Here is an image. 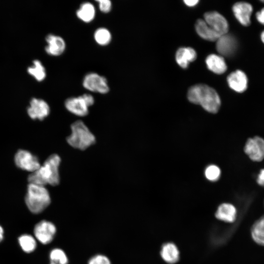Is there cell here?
<instances>
[{"mask_svg":"<svg viewBox=\"0 0 264 264\" xmlns=\"http://www.w3.org/2000/svg\"><path fill=\"white\" fill-rule=\"evenodd\" d=\"M61 162V159L58 154L50 155L43 165L29 175V183L43 186L47 184L53 186L58 185L60 180L59 166Z\"/></svg>","mask_w":264,"mask_h":264,"instance_id":"obj_1","label":"cell"},{"mask_svg":"<svg viewBox=\"0 0 264 264\" xmlns=\"http://www.w3.org/2000/svg\"><path fill=\"white\" fill-rule=\"evenodd\" d=\"M187 97L190 102L200 105L205 110L212 113H217L221 105L216 91L204 84L192 86L188 91Z\"/></svg>","mask_w":264,"mask_h":264,"instance_id":"obj_2","label":"cell"},{"mask_svg":"<svg viewBox=\"0 0 264 264\" xmlns=\"http://www.w3.org/2000/svg\"><path fill=\"white\" fill-rule=\"evenodd\" d=\"M25 201L30 212L37 214L49 206L51 198L45 186L29 183Z\"/></svg>","mask_w":264,"mask_h":264,"instance_id":"obj_3","label":"cell"},{"mask_svg":"<svg viewBox=\"0 0 264 264\" xmlns=\"http://www.w3.org/2000/svg\"><path fill=\"white\" fill-rule=\"evenodd\" d=\"M71 133L66 138L67 143L72 147L85 150L93 145L96 138L81 120H77L70 126Z\"/></svg>","mask_w":264,"mask_h":264,"instance_id":"obj_4","label":"cell"},{"mask_svg":"<svg viewBox=\"0 0 264 264\" xmlns=\"http://www.w3.org/2000/svg\"><path fill=\"white\" fill-rule=\"evenodd\" d=\"M83 87L86 89L102 94H106L110 91L108 81L106 77L96 72L87 73L82 81Z\"/></svg>","mask_w":264,"mask_h":264,"instance_id":"obj_5","label":"cell"},{"mask_svg":"<svg viewBox=\"0 0 264 264\" xmlns=\"http://www.w3.org/2000/svg\"><path fill=\"white\" fill-rule=\"evenodd\" d=\"M243 150L252 161H263L264 159V139L259 136L249 138L245 142Z\"/></svg>","mask_w":264,"mask_h":264,"instance_id":"obj_6","label":"cell"},{"mask_svg":"<svg viewBox=\"0 0 264 264\" xmlns=\"http://www.w3.org/2000/svg\"><path fill=\"white\" fill-rule=\"evenodd\" d=\"M14 160L18 168L31 173L41 166L38 157L26 150H19L15 155Z\"/></svg>","mask_w":264,"mask_h":264,"instance_id":"obj_7","label":"cell"},{"mask_svg":"<svg viewBox=\"0 0 264 264\" xmlns=\"http://www.w3.org/2000/svg\"><path fill=\"white\" fill-rule=\"evenodd\" d=\"M56 232V227L51 222L43 220L35 226L34 233L36 239L42 243L46 244L53 240Z\"/></svg>","mask_w":264,"mask_h":264,"instance_id":"obj_8","label":"cell"},{"mask_svg":"<svg viewBox=\"0 0 264 264\" xmlns=\"http://www.w3.org/2000/svg\"><path fill=\"white\" fill-rule=\"evenodd\" d=\"M204 19L207 24L220 36L225 34L228 30V24L226 19L216 11L205 13Z\"/></svg>","mask_w":264,"mask_h":264,"instance_id":"obj_9","label":"cell"},{"mask_svg":"<svg viewBox=\"0 0 264 264\" xmlns=\"http://www.w3.org/2000/svg\"><path fill=\"white\" fill-rule=\"evenodd\" d=\"M50 107L44 100L33 98L30 102V106L27 108V113L33 119L43 120L50 113Z\"/></svg>","mask_w":264,"mask_h":264,"instance_id":"obj_10","label":"cell"},{"mask_svg":"<svg viewBox=\"0 0 264 264\" xmlns=\"http://www.w3.org/2000/svg\"><path fill=\"white\" fill-rule=\"evenodd\" d=\"M45 40L47 44L44 49L47 54L59 56L65 51L66 43L62 37L50 33L46 36Z\"/></svg>","mask_w":264,"mask_h":264,"instance_id":"obj_11","label":"cell"},{"mask_svg":"<svg viewBox=\"0 0 264 264\" xmlns=\"http://www.w3.org/2000/svg\"><path fill=\"white\" fill-rule=\"evenodd\" d=\"M218 52L224 56L233 55L237 48V41L235 37L227 33L220 36L216 41Z\"/></svg>","mask_w":264,"mask_h":264,"instance_id":"obj_12","label":"cell"},{"mask_svg":"<svg viewBox=\"0 0 264 264\" xmlns=\"http://www.w3.org/2000/svg\"><path fill=\"white\" fill-rule=\"evenodd\" d=\"M64 105L69 112L78 116H85L89 112V107L82 95L67 98L65 101Z\"/></svg>","mask_w":264,"mask_h":264,"instance_id":"obj_13","label":"cell"},{"mask_svg":"<svg viewBox=\"0 0 264 264\" xmlns=\"http://www.w3.org/2000/svg\"><path fill=\"white\" fill-rule=\"evenodd\" d=\"M233 12L237 20L244 26L250 24V17L253 8L250 3L246 2H238L232 7Z\"/></svg>","mask_w":264,"mask_h":264,"instance_id":"obj_14","label":"cell"},{"mask_svg":"<svg viewBox=\"0 0 264 264\" xmlns=\"http://www.w3.org/2000/svg\"><path fill=\"white\" fill-rule=\"evenodd\" d=\"M227 80L230 88L237 92H243L247 88V78L242 70H237L231 73L228 76Z\"/></svg>","mask_w":264,"mask_h":264,"instance_id":"obj_15","label":"cell"},{"mask_svg":"<svg viewBox=\"0 0 264 264\" xmlns=\"http://www.w3.org/2000/svg\"><path fill=\"white\" fill-rule=\"evenodd\" d=\"M216 218L226 222H233L237 216L236 207L232 204L224 203L220 204L215 214Z\"/></svg>","mask_w":264,"mask_h":264,"instance_id":"obj_16","label":"cell"},{"mask_svg":"<svg viewBox=\"0 0 264 264\" xmlns=\"http://www.w3.org/2000/svg\"><path fill=\"white\" fill-rule=\"evenodd\" d=\"M197 32L202 38L210 41H217L220 35L210 27L204 20L198 19L195 24Z\"/></svg>","mask_w":264,"mask_h":264,"instance_id":"obj_17","label":"cell"},{"mask_svg":"<svg viewBox=\"0 0 264 264\" xmlns=\"http://www.w3.org/2000/svg\"><path fill=\"white\" fill-rule=\"evenodd\" d=\"M197 57L196 51L191 47H181L176 51V59L177 63L183 68L188 67L189 64Z\"/></svg>","mask_w":264,"mask_h":264,"instance_id":"obj_18","label":"cell"},{"mask_svg":"<svg viewBox=\"0 0 264 264\" xmlns=\"http://www.w3.org/2000/svg\"><path fill=\"white\" fill-rule=\"evenodd\" d=\"M76 15L83 22L89 23L94 20L96 16L95 6L90 2H84L76 10Z\"/></svg>","mask_w":264,"mask_h":264,"instance_id":"obj_19","label":"cell"},{"mask_svg":"<svg viewBox=\"0 0 264 264\" xmlns=\"http://www.w3.org/2000/svg\"><path fill=\"white\" fill-rule=\"evenodd\" d=\"M205 62L208 69L215 73L221 74L227 69V65L222 56L210 54L206 58Z\"/></svg>","mask_w":264,"mask_h":264,"instance_id":"obj_20","label":"cell"},{"mask_svg":"<svg viewBox=\"0 0 264 264\" xmlns=\"http://www.w3.org/2000/svg\"><path fill=\"white\" fill-rule=\"evenodd\" d=\"M160 255L165 262L171 264L176 263L179 259L178 249L172 242H167L162 246Z\"/></svg>","mask_w":264,"mask_h":264,"instance_id":"obj_21","label":"cell"},{"mask_svg":"<svg viewBox=\"0 0 264 264\" xmlns=\"http://www.w3.org/2000/svg\"><path fill=\"white\" fill-rule=\"evenodd\" d=\"M251 234L256 243L264 246V216L253 223L251 228Z\"/></svg>","mask_w":264,"mask_h":264,"instance_id":"obj_22","label":"cell"},{"mask_svg":"<svg viewBox=\"0 0 264 264\" xmlns=\"http://www.w3.org/2000/svg\"><path fill=\"white\" fill-rule=\"evenodd\" d=\"M95 42L100 46L109 44L112 40V35L110 31L106 27H101L95 30L93 34Z\"/></svg>","mask_w":264,"mask_h":264,"instance_id":"obj_23","label":"cell"},{"mask_svg":"<svg viewBox=\"0 0 264 264\" xmlns=\"http://www.w3.org/2000/svg\"><path fill=\"white\" fill-rule=\"evenodd\" d=\"M33 63V66L28 67V73L38 82L43 81L46 76L45 67L38 60H34Z\"/></svg>","mask_w":264,"mask_h":264,"instance_id":"obj_24","label":"cell"},{"mask_svg":"<svg viewBox=\"0 0 264 264\" xmlns=\"http://www.w3.org/2000/svg\"><path fill=\"white\" fill-rule=\"evenodd\" d=\"M19 242L22 249L26 253L33 251L36 247V242L31 235L24 234L19 238Z\"/></svg>","mask_w":264,"mask_h":264,"instance_id":"obj_25","label":"cell"},{"mask_svg":"<svg viewBox=\"0 0 264 264\" xmlns=\"http://www.w3.org/2000/svg\"><path fill=\"white\" fill-rule=\"evenodd\" d=\"M50 262L57 264H68V260L64 251L60 248H56L52 249L49 254Z\"/></svg>","mask_w":264,"mask_h":264,"instance_id":"obj_26","label":"cell"},{"mask_svg":"<svg viewBox=\"0 0 264 264\" xmlns=\"http://www.w3.org/2000/svg\"><path fill=\"white\" fill-rule=\"evenodd\" d=\"M221 174L220 168L217 165L211 164L208 166L204 171L206 178L211 181L218 180Z\"/></svg>","mask_w":264,"mask_h":264,"instance_id":"obj_27","label":"cell"},{"mask_svg":"<svg viewBox=\"0 0 264 264\" xmlns=\"http://www.w3.org/2000/svg\"><path fill=\"white\" fill-rule=\"evenodd\" d=\"M88 264H111V262L107 256L97 254L89 260Z\"/></svg>","mask_w":264,"mask_h":264,"instance_id":"obj_28","label":"cell"},{"mask_svg":"<svg viewBox=\"0 0 264 264\" xmlns=\"http://www.w3.org/2000/svg\"><path fill=\"white\" fill-rule=\"evenodd\" d=\"M100 11L104 13H108L112 9V2L110 0H97Z\"/></svg>","mask_w":264,"mask_h":264,"instance_id":"obj_29","label":"cell"},{"mask_svg":"<svg viewBox=\"0 0 264 264\" xmlns=\"http://www.w3.org/2000/svg\"><path fill=\"white\" fill-rule=\"evenodd\" d=\"M81 95L89 107L94 104L95 102L94 98L91 94L89 93H84Z\"/></svg>","mask_w":264,"mask_h":264,"instance_id":"obj_30","label":"cell"},{"mask_svg":"<svg viewBox=\"0 0 264 264\" xmlns=\"http://www.w3.org/2000/svg\"><path fill=\"white\" fill-rule=\"evenodd\" d=\"M256 181L259 185L264 187V168L260 170L257 176Z\"/></svg>","mask_w":264,"mask_h":264,"instance_id":"obj_31","label":"cell"},{"mask_svg":"<svg viewBox=\"0 0 264 264\" xmlns=\"http://www.w3.org/2000/svg\"><path fill=\"white\" fill-rule=\"evenodd\" d=\"M256 17L260 23L264 25V8L257 12Z\"/></svg>","mask_w":264,"mask_h":264,"instance_id":"obj_32","label":"cell"},{"mask_svg":"<svg viewBox=\"0 0 264 264\" xmlns=\"http://www.w3.org/2000/svg\"><path fill=\"white\" fill-rule=\"evenodd\" d=\"M198 0H184V3L189 6H194L196 5L198 2Z\"/></svg>","mask_w":264,"mask_h":264,"instance_id":"obj_33","label":"cell"},{"mask_svg":"<svg viewBox=\"0 0 264 264\" xmlns=\"http://www.w3.org/2000/svg\"><path fill=\"white\" fill-rule=\"evenodd\" d=\"M3 238V229L1 226H0V242L2 240Z\"/></svg>","mask_w":264,"mask_h":264,"instance_id":"obj_34","label":"cell"},{"mask_svg":"<svg viewBox=\"0 0 264 264\" xmlns=\"http://www.w3.org/2000/svg\"><path fill=\"white\" fill-rule=\"evenodd\" d=\"M261 39L262 42L264 43V31H262L261 33Z\"/></svg>","mask_w":264,"mask_h":264,"instance_id":"obj_35","label":"cell"},{"mask_svg":"<svg viewBox=\"0 0 264 264\" xmlns=\"http://www.w3.org/2000/svg\"><path fill=\"white\" fill-rule=\"evenodd\" d=\"M50 264H57L53 262H50Z\"/></svg>","mask_w":264,"mask_h":264,"instance_id":"obj_36","label":"cell"},{"mask_svg":"<svg viewBox=\"0 0 264 264\" xmlns=\"http://www.w3.org/2000/svg\"><path fill=\"white\" fill-rule=\"evenodd\" d=\"M263 1V2H264V0H263V1Z\"/></svg>","mask_w":264,"mask_h":264,"instance_id":"obj_37","label":"cell"}]
</instances>
